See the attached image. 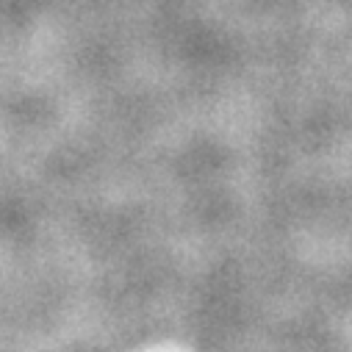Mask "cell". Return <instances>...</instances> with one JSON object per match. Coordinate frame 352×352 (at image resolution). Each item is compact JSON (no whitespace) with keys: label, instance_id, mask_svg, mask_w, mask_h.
Listing matches in <instances>:
<instances>
[]
</instances>
